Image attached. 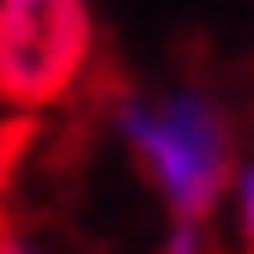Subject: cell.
I'll return each instance as SVG.
<instances>
[{"label":"cell","instance_id":"3957f363","mask_svg":"<svg viewBox=\"0 0 254 254\" xmlns=\"http://www.w3.org/2000/svg\"><path fill=\"white\" fill-rule=\"evenodd\" d=\"M0 254H37V248H30V236H24V224H18L6 206H0Z\"/></svg>","mask_w":254,"mask_h":254},{"label":"cell","instance_id":"7a4b0ae2","mask_svg":"<svg viewBox=\"0 0 254 254\" xmlns=\"http://www.w3.org/2000/svg\"><path fill=\"white\" fill-rule=\"evenodd\" d=\"M97 61L91 0H0V103L37 115L67 103Z\"/></svg>","mask_w":254,"mask_h":254},{"label":"cell","instance_id":"6da1fadb","mask_svg":"<svg viewBox=\"0 0 254 254\" xmlns=\"http://www.w3.org/2000/svg\"><path fill=\"white\" fill-rule=\"evenodd\" d=\"M115 127H121L127 151H133V170L164 200L170 224H212L218 206H224L230 176L242 170L236 133H230L212 91L170 85V91L121 97Z\"/></svg>","mask_w":254,"mask_h":254}]
</instances>
